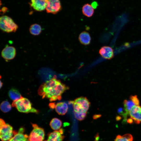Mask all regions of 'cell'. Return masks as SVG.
<instances>
[{"mask_svg": "<svg viewBox=\"0 0 141 141\" xmlns=\"http://www.w3.org/2000/svg\"><path fill=\"white\" fill-rule=\"evenodd\" d=\"M69 87L61 81L53 78L43 83L38 90V94L42 98H46L50 102L60 100L61 95Z\"/></svg>", "mask_w": 141, "mask_h": 141, "instance_id": "1", "label": "cell"}, {"mask_svg": "<svg viewBox=\"0 0 141 141\" xmlns=\"http://www.w3.org/2000/svg\"><path fill=\"white\" fill-rule=\"evenodd\" d=\"M19 112L24 113H38L39 111L32 107V104L28 99L22 97L15 101H13L11 104Z\"/></svg>", "mask_w": 141, "mask_h": 141, "instance_id": "2", "label": "cell"}, {"mask_svg": "<svg viewBox=\"0 0 141 141\" xmlns=\"http://www.w3.org/2000/svg\"><path fill=\"white\" fill-rule=\"evenodd\" d=\"M0 27L3 31L7 33L14 32L18 28L17 25L13 19L7 16H3L0 17Z\"/></svg>", "mask_w": 141, "mask_h": 141, "instance_id": "3", "label": "cell"}, {"mask_svg": "<svg viewBox=\"0 0 141 141\" xmlns=\"http://www.w3.org/2000/svg\"><path fill=\"white\" fill-rule=\"evenodd\" d=\"M73 103L74 113H87L90 104L87 99L83 97L76 98Z\"/></svg>", "mask_w": 141, "mask_h": 141, "instance_id": "4", "label": "cell"}, {"mask_svg": "<svg viewBox=\"0 0 141 141\" xmlns=\"http://www.w3.org/2000/svg\"><path fill=\"white\" fill-rule=\"evenodd\" d=\"M33 129L28 137V141H43L45 136L44 130L36 124H32Z\"/></svg>", "mask_w": 141, "mask_h": 141, "instance_id": "5", "label": "cell"}, {"mask_svg": "<svg viewBox=\"0 0 141 141\" xmlns=\"http://www.w3.org/2000/svg\"><path fill=\"white\" fill-rule=\"evenodd\" d=\"M0 137L2 141H9L13 137V128L10 125L5 123L0 126Z\"/></svg>", "mask_w": 141, "mask_h": 141, "instance_id": "6", "label": "cell"}, {"mask_svg": "<svg viewBox=\"0 0 141 141\" xmlns=\"http://www.w3.org/2000/svg\"><path fill=\"white\" fill-rule=\"evenodd\" d=\"M60 0H47L46 9L47 13L55 14L62 9Z\"/></svg>", "mask_w": 141, "mask_h": 141, "instance_id": "7", "label": "cell"}, {"mask_svg": "<svg viewBox=\"0 0 141 141\" xmlns=\"http://www.w3.org/2000/svg\"><path fill=\"white\" fill-rule=\"evenodd\" d=\"M139 101L137 96H131L129 100L125 99L124 101V110L128 115L132 108L135 106L139 105Z\"/></svg>", "mask_w": 141, "mask_h": 141, "instance_id": "8", "label": "cell"}, {"mask_svg": "<svg viewBox=\"0 0 141 141\" xmlns=\"http://www.w3.org/2000/svg\"><path fill=\"white\" fill-rule=\"evenodd\" d=\"M2 57L6 61L13 59L16 55V50L13 46H6L2 50L1 52Z\"/></svg>", "mask_w": 141, "mask_h": 141, "instance_id": "9", "label": "cell"}, {"mask_svg": "<svg viewBox=\"0 0 141 141\" xmlns=\"http://www.w3.org/2000/svg\"><path fill=\"white\" fill-rule=\"evenodd\" d=\"M129 115L135 123L140 124L141 122V107L139 105L134 106L130 111Z\"/></svg>", "mask_w": 141, "mask_h": 141, "instance_id": "10", "label": "cell"}, {"mask_svg": "<svg viewBox=\"0 0 141 141\" xmlns=\"http://www.w3.org/2000/svg\"><path fill=\"white\" fill-rule=\"evenodd\" d=\"M47 0H31L30 5L34 9L42 11L46 9Z\"/></svg>", "mask_w": 141, "mask_h": 141, "instance_id": "11", "label": "cell"}, {"mask_svg": "<svg viewBox=\"0 0 141 141\" xmlns=\"http://www.w3.org/2000/svg\"><path fill=\"white\" fill-rule=\"evenodd\" d=\"M24 131L23 128H20L18 132L14 131V136L9 141H28V136L24 133Z\"/></svg>", "mask_w": 141, "mask_h": 141, "instance_id": "12", "label": "cell"}, {"mask_svg": "<svg viewBox=\"0 0 141 141\" xmlns=\"http://www.w3.org/2000/svg\"><path fill=\"white\" fill-rule=\"evenodd\" d=\"M63 129L61 128L50 133L47 140L45 141H62L64 137L63 135Z\"/></svg>", "mask_w": 141, "mask_h": 141, "instance_id": "13", "label": "cell"}, {"mask_svg": "<svg viewBox=\"0 0 141 141\" xmlns=\"http://www.w3.org/2000/svg\"><path fill=\"white\" fill-rule=\"evenodd\" d=\"M99 53L105 59L110 60L114 56L113 49L108 46H104L101 47L99 50Z\"/></svg>", "mask_w": 141, "mask_h": 141, "instance_id": "14", "label": "cell"}, {"mask_svg": "<svg viewBox=\"0 0 141 141\" xmlns=\"http://www.w3.org/2000/svg\"><path fill=\"white\" fill-rule=\"evenodd\" d=\"M78 39L81 44L85 45H89L91 40L89 33L86 31H83L80 34Z\"/></svg>", "mask_w": 141, "mask_h": 141, "instance_id": "15", "label": "cell"}, {"mask_svg": "<svg viewBox=\"0 0 141 141\" xmlns=\"http://www.w3.org/2000/svg\"><path fill=\"white\" fill-rule=\"evenodd\" d=\"M55 108L57 113L59 115H63L67 113L68 107L67 104L64 102H60L57 103Z\"/></svg>", "mask_w": 141, "mask_h": 141, "instance_id": "16", "label": "cell"}, {"mask_svg": "<svg viewBox=\"0 0 141 141\" xmlns=\"http://www.w3.org/2000/svg\"><path fill=\"white\" fill-rule=\"evenodd\" d=\"M82 12L84 15L87 17H90L94 14V8L91 5L88 3L86 4L82 7Z\"/></svg>", "mask_w": 141, "mask_h": 141, "instance_id": "17", "label": "cell"}, {"mask_svg": "<svg viewBox=\"0 0 141 141\" xmlns=\"http://www.w3.org/2000/svg\"><path fill=\"white\" fill-rule=\"evenodd\" d=\"M8 96L13 101L17 100L23 97L19 91L14 88L11 89L9 91Z\"/></svg>", "mask_w": 141, "mask_h": 141, "instance_id": "18", "label": "cell"}, {"mask_svg": "<svg viewBox=\"0 0 141 141\" xmlns=\"http://www.w3.org/2000/svg\"><path fill=\"white\" fill-rule=\"evenodd\" d=\"M42 28L41 26L38 24H32L29 28V31L32 35L37 36L41 33Z\"/></svg>", "mask_w": 141, "mask_h": 141, "instance_id": "19", "label": "cell"}, {"mask_svg": "<svg viewBox=\"0 0 141 141\" xmlns=\"http://www.w3.org/2000/svg\"><path fill=\"white\" fill-rule=\"evenodd\" d=\"M62 125V122L59 119L55 118L51 121L50 125L51 128L54 130L57 131L59 130Z\"/></svg>", "mask_w": 141, "mask_h": 141, "instance_id": "20", "label": "cell"}, {"mask_svg": "<svg viewBox=\"0 0 141 141\" xmlns=\"http://www.w3.org/2000/svg\"><path fill=\"white\" fill-rule=\"evenodd\" d=\"M133 137L130 134H126L122 136L118 135L116 137L115 141H133Z\"/></svg>", "mask_w": 141, "mask_h": 141, "instance_id": "21", "label": "cell"}, {"mask_svg": "<svg viewBox=\"0 0 141 141\" xmlns=\"http://www.w3.org/2000/svg\"><path fill=\"white\" fill-rule=\"evenodd\" d=\"M11 105L8 101H3L0 104V109L4 113H7L11 109Z\"/></svg>", "mask_w": 141, "mask_h": 141, "instance_id": "22", "label": "cell"}, {"mask_svg": "<svg viewBox=\"0 0 141 141\" xmlns=\"http://www.w3.org/2000/svg\"><path fill=\"white\" fill-rule=\"evenodd\" d=\"M87 113H74L75 118L78 120H83L86 117Z\"/></svg>", "mask_w": 141, "mask_h": 141, "instance_id": "23", "label": "cell"}, {"mask_svg": "<svg viewBox=\"0 0 141 141\" xmlns=\"http://www.w3.org/2000/svg\"><path fill=\"white\" fill-rule=\"evenodd\" d=\"M91 5L94 8H96L98 5L97 3L95 2H93Z\"/></svg>", "mask_w": 141, "mask_h": 141, "instance_id": "24", "label": "cell"}, {"mask_svg": "<svg viewBox=\"0 0 141 141\" xmlns=\"http://www.w3.org/2000/svg\"><path fill=\"white\" fill-rule=\"evenodd\" d=\"M55 105L54 103H52L49 104V106L50 108L52 109L55 108Z\"/></svg>", "mask_w": 141, "mask_h": 141, "instance_id": "25", "label": "cell"}, {"mask_svg": "<svg viewBox=\"0 0 141 141\" xmlns=\"http://www.w3.org/2000/svg\"><path fill=\"white\" fill-rule=\"evenodd\" d=\"M127 120V122L129 124H132L133 122V120L131 118L128 119Z\"/></svg>", "mask_w": 141, "mask_h": 141, "instance_id": "26", "label": "cell"}, {"mask_svg": "<svg viewBox=\"0 0 141 141\" xmlns=\"http://www.w3.org/2000/svg\"><path fill=\"white\" fill-rule=\"evenodd\" d=\"M116 119L117 120H119L121 119V117L120 116H117Z\"/></svg>", "mask_w": 141, "mask_h": 141, "instance_id": "27", "label": "cell"}, {"mask_svg": "<svg viewBox=\"0 0 141 141\" xmlns=\"http://www.w3.org/2000/svg\"><path fill=\"white\" fill-rule=\"evenodd\" d=\"M1 83L0 87H1H1H2V86L3 84H2V83L1 82V83Z\"/></svg>", "mask_w": 141, "mask_h": 141, "instance_id": "28", "label": "cell"}]
</instances>
